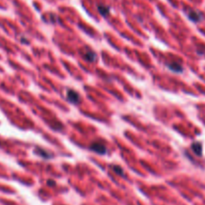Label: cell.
<instances>
[{
  "label": "cell",
  "instance_id": "cell-6",
  "mask_svg": "<svg viewBox=\"0 0 205 205\" xmlns=\"http://www.w3.org/2000/svg\"><path fill=\"white\" fill-rule=\"evenodd\" d=\"M85 58L88 61H93L95 59V53L93 51H87L86 52V55H85Z\"/></svg>",
  "mask_w": 205,
  "mask_h": 205
},
{
  "label": "cell",
  "instance_id": "cell-3",
  "mask_svg": "<svg viewBox=\"0 0 205 205\" xmlns=\"http://www.w3.org/2000/svg\"><path fill=\"white\" fill-rule=\"evenodd\" d=\"M188 16H189V18L191 19L192 21H194V22H198L200 19H201V15H200V13H198V12H196V11L189 12Z\"/></svg>",
  "mask_w": 205,
  "mask_h": 205
},
{
  "label": "cell",
  "instance_id": "cell-5",
  "mask_svg": "<svg viewBox=\"0 0 205 205\" xmlns=\"http://www.w3.org/2000/svg\"><path fill=\"white\" fill-rule=\"evenodd\" d=\"M192 149L195 153H196L197 155H201L202 154V145L200 143H194L192 145Z\"/></svg>",
  "mask_w": 205,
  "mask_h": 205
},
{
  "label": "cell",
  "instance_id": "cell-1",
  "mask_svg": "<svg viewBox=\"0 0 205 205\" xmlns=\"http://www.w3.org/2000/svg\"><path fill=\"white\" fill-rule=\"evenodd\" d=\"M91 150L94 151V152L98 153V154H105L106 153V147L104 144L102 143H98V142H95L91 145Z\"/></svg>",
  "mask_w": 205,
  "mask_h": 205
},
{
  "label": "cell",
  "instance_id": "cell-2",
  "mask_svg": "<svg viewBox=\"0 0 205 205\" xmlns=\"http://www.w3.org/2000/svg\"><path fill=\"white\" fill-rule=\"evenodd\" d=\"M67 98H68V100H70L72 103H78L80 97H79V94H78L76 91L68 90L67 91Z\"/></svg>",
  "mask_w": 205,
  "mask_h": 205
},
{
  "label": "cell",
  "instance_id": "cell-8",
  "mask_svg": "<svg viewBox=\"0 0 205 205\" xmlns=\"http://www.w3.org/2000/svg\"><path fill=\"white\" fill-rule=\"evenodd\" d=\"M112 169L114 170L116 173H118L119 175H123V170L120 166H112Z\"/></svg>",
  "mask_w": 205,
  "mask_h": 205
},
{
  "label": "cell",
  "instance_id": "cell-4",
  "mask_svg": "<svg viewBox=\"0 0 205 205\" xmlns=\"http://www.w3.org/2000/svg\"><path fill=\"white\" fill-rule=\"evenodd\" d=\"M168 67H169L172 71H174V72H181V71H182L181 65H179L178 63H176V62H173L172 64H169Z\"/></svg>",
  "mask_w": 205,
  "mask_h": 205
},
{
  "label": "cell",
  "instance_id": "cell-7",
  "mask_svg": "<svg viewBox=\"0 0 205 205\" xmlns=\"http://www.w3.org/2000/svg\"><path fill=\"white\" fill-rule=\"evenodd\" d=\"M98 10L101 14H103V15H107L109 12V8L106 7V6H98Z\"/></svg>",
  "mask_w": 205,
  "mask_h": 205
}]
</instances>
